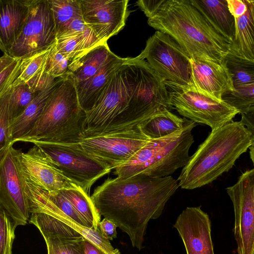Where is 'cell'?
<instances>
[{
    "mask_svg": "<svg viewBox=\"0 0 254 254\" xmlns=\"http://www.w3.org/2000/svg\"><path fill=\"white\" fill-rule=\"evenodd\" d=\"M150 139L136 127L82 137L79 142L88 154L111 170L130 160Z\"/></svg>",
    "mask_w": 254,
    "mask_h": 254,
    "instance_id": "obj_10",
    "label": "cell"
},
{
    "mask_svg": "<svg viewBox=\"0 0 254 254\" xmlns=\"http://www.w3.org/2000/svg\"><path fill=\"white\" fill-rule=\"evenodd\" d=\"M190 79L197 90L221 100L235 90L230 74L224 63L190 58Z\"/></svg>",
    "mask_w": 254,
    "mask_h": 254,
    "instance_id": "obj_18",
    "label": "cell"
},
{
    "mask_svg": "<svg viewBox=\"0 0 254 254\" xmlns=\"http://www.w3.org/2000/svg\"><path fill=\"white\" fill-rule=\"evenodd\" d=\"M64 175L89 194L92 186L111 170L86 153L78 142H57L33 139Z\"/></svg>",
    "mask_w": 254,
    "mask_h": 254,
    "instance_id": "obj_7",
    "label": "cell"
},
{
    "mask_svg": "<svg viewBox=\"0 0 254 254\" xmlns=\"http://www.w3.org/2000/svg\"><path fill=\"white\" fill-rule=\"evenodd\" d=\"M179 187L177 180L171 176L140 174L108 178L90 197L100 215L113 222L128 236L132 247L140 251L148 222L161 216Z\"/></svg>",
    "mask_w": 254,
    "mask_h": 254,
    "instance_id": "obj_2",
    "label": "cell"
},
{
    "mask_svg": "<svg viewBox=\"0 0 254 254\" xmlns=\"http://www.w3.org/2000/svg\"><path fill=\"white\" fill-rule=\"evenodd\" d=\"M136 57L145 60L165 82L193 87L190 79V57L168 35L157 31Z\"/></svg>",
    "mask_w": 254,
    "mask_h": 254,
    "instance_id": "obj_9",
    "label": "cell"
},
{
    "mask_svg": "<svg viewBox=\"0 0 254 254\" xmlns=\"http://www.w3.org/2000/svg\"><path fill=\"white\" fill-rule=\"evenodd\" d=\"M254 141V134L241 121L211 130L183 168L177 179L179 187L193 190L212 183L232 169Z\"/></svg>",
    "mask_w": 254,
    "mask_h": 254,
    "instance_id": "obj_4",
    "label": "cell"
},
{
    "mask_svg": "<svg viewBox=\"0 0 254 254\" xmlns=\"http://www.w3.org/2000/svg\"><path fill=\"white\" fill-rule=\"evenodd\" d=\"M15 228L11 218L0 206V254H12Z\"/></svg>",
    "mask_w": 254,
    "mask_h": 254,
    "instance_id": "obj_35",
    "label": "cell"
},
{
    "mask_svg": "<svg viewBox=\"0 0 254 254\" xmlns=\"http://www.w3.org/2000/svg\"><path fill=\"white\" fill-rule=\"evenodd\" d=\"M52 46L21 59L19 73L12 84V88L26 84L36 93L52 82L53 78L46 73L45 69Z\"/></svg>",
    "mask_w": 254,
    "mask_h": 254,
    "instance_id": "obj_21",
    "label": "cell"
},
{
    "mask_svg": "<svg viewBox=\"0 0 254 254\" xmlns=\"http://www.w3.org/2000/svg\"><path fill=\"white\" fill-rule=\"evenodd\" d=\"M174 227L183 241L187 254H214L211 221L200 206L186 207L177 217Z\"/></svg>",
    "mask_w": 254,
    "mask_h": 254,
    "instance_id": "obj_16",
    "label": "cell"
},
{
    "mask_svg": "<svg viewBox=\"0 0 254 254\" xmlns=\"http://www.w3.org/2000/svg\"><path fill=\"white\" fill-rule=\"evenodd\" d=\"M210 25L230 45L235 33V19L226 0H190Z\"/></svg>",
    "mask_w": 254,
    "mask_h": 254,
    "instance_id": "obj_20",
    "label": "cell"
},
{
    "mask_svg": "<svg viewBox=\"0 0 254 254\" xmlns=\"http://www.w3.org/2000/svg\"><path fill=\"white\" fill-rule=\"evenodd\" d=\"M235 215L234 234L238 254L254 253V169L243 173L226 188Z\"/></svg>",
    "mask_w": 254,
    "mask_h": 254,
    "instance_id": "obj_13",
    "label": "cell"
},
{
    "mask_svg": "<svg viewBox=\"0 0 254 254\" xmlns=\"http://www.w3.org/2000/svg\"><path fill=\"white\" fill-rule=\"evenodd\" d=\"M147 23L172 37L191 59L221 64L229 52L227 41L190 0H165Z\"/></svg>",
    "mask_w": 254,
    "mask_h": 254,
    "instance_id": "obj_3",
    "label": "cell"
},
{
    "mask_svg": "<svg viewBox=\"0 0 254 254\" xmlns=\"http://www.w3.org/2000/svg\"><path fill=\"white\" fill-rule=\"evenodd\" d=\"M82 244L84 254H109L84 238L82 240Z\"/></svg>",
    "mask_w": 254,
    "mask_h": 254,
    "instance_id": "obj_41",
    "label": "cell"
},
{
    "mask_svg": "<svg viewBox=\"0 0 254 254\" xmlns=\"http://www.w3.org/2000/svg\"><path fill=\"white\" fill-rule=\"evenodd\" d=\"M15 59L13 57L4 55L0 57V74L11 63H12Z\"/></svg>",
    "mask_w": 254,
    "mask_h": 254,
    "instance_id": "obj_43",
    "label": "cell"
},
{
    "mask_svg": "<svg viewBox=\"0 0 254 254\" xmlns=\"http://www.w3.org/2000/svg\"><path fill=\"white\" fill-rule=\"evenodd\" d=\"M48 194L50 199L65 214L77 223L88 228L70 201L60 190L48 191Z\"/></svg>",
    "mask_w": 254,
    "mask_h": 254,
    "instance_id": "obj_36",
    "label": "cell"
},
{
    "mask_svg": "<svg viewBox=\"0 0 254 254\" xmlns=\"http://www.w3.org/2000/svg\"><path fill=\"white\" fill-rule=\"evenodd\" d=\"M125 60L115 55L93 76L75 85L80 105L85 112L94 106L112 73Z\"/></svg>",
    "mask_w": 254,
    "mask_h": 254,
    "instance_id": "obj_24",
    "label": "cell"
},
{
    "mask_svg": "<svg viewBox=\"0 0 254 254\" xmlns=\"http://www.w3.org/2000/svg\"><path fill=\"white\" fill-rule=\"evenodd\" d=\"M10 91L0 99V161L9 146L13 144L11 131V119L9 114Z\"/></svg>",
    "mask_w": 254,
    "mask_h": 254,
    "instance_id": "obj_33",
    "label": "cell"
},
{
    "mask_svg": "<svg viewBox=\"0 0 254 254\" xmlns=\"http://www.w3.org/2000/svg\"><path fill=\"white\" fill-rule=\"evenodd\" d=\"M186 120V118H181L171 111L164 109L139 125L143 133L149 139H158L182 129Z\"/></svg>",
    "mask_w": 254,
    "mask_h": 254,
    "instance_id": "obj_26",
    "label": "cell"
},
{
    "mask_svg": "<svg viewBox=\"0 0 254 254\" xmlns=\"http://www.w3.org/2000/svg\"><path fill=\"white\" fill-rule=\"evenodd\" d=\"M98 227L102 235L108 240H113L117 238V226L111 220L104 218L99 222Z\"/></svg>",
    "mask_w": 254,
    "mask_h": 254,
    "instance_id": "obj_39",
    "label": "cell"
},
{
    "mask_svg": "<svg viewBox=\"0 0 254 254\" xmlns=\"http://www.w3.org/2000/svg\"><path fill=\"white\" fill-rule=\"evenodd\" d=\"M55 44L51 48L45 71L55 78H65L68 75L70 65L73 60L57 52Z\"/></svg>",
    "mask_w": 254,
    "mask_h": 254,
    "instance_id": "obj_34",
    "label": "cell"
},
{
    "mask_svg": "<svg viewBox=\"0 0 254 254\" xmlns=\"http://www.w3.org/2000/svg\"><path fill=\"white\" fill-rule=\"evenodd\" d=\"M21 152L11 144L0 161V206L16 227L26 225L31 214L20 166Z\"/></svg>",
    "mask_w": 254,
    "mask_h": 254,
    "instance_id": "obj_11",
    "label": "cell"
},
{
    "mask_svg": "<svg viewBox=\"0 0 254 254\" xmlns=\"http://www.w3.org/2000/svg\"><path fill=\"white\" fill-rule=\"evenodd\" d=\"M234 88L233 91L224 94L221 100L241 115L254 112V83L239 85Z\"/></svg>",
    "mask_w": 254,
    "mask_h": 254,
    "instance_id": "obj_30",
    "label": "cell"
},
{
    "mask_svg": "<svg viewBox=\"0 0 254 254\" xmlns=\"http://www.w3.org/2000/svg\"><path fill=\"white\" fill-rule=\"evenodd\" d=\"M25 191L30 213L41 212L49 214L62 222L73 228L84 238L109 254H120L110 241L97 230L84 227L71 219L61 210L49 198L48 191L33 183L24 176Z\"/></svg>",
    "mask_w": 254,
    "mask_h": 254,
    "instance_id": "obj_15",
    "label": "cell"
},
{
    "mask_svg": "<svg viewBox=\"0 0 254 254\" xmlns=\"http://www.w3.org/2000/svg\"><path fill=\"white\" fill-rule=\"evenodd\" d=\"M55 22L48 0H31L21 32L9 56L22 59L47 49L56 42Z\"/></svg>",
    "mask_w": 254,
    "mask_h": 254,
    "instance_id": "obj_12",
    "label": "cell"
},
{
    "mask_svg": "<svg viewBox=\"0 0 254 254\" xmlns=\"http://www.w3.org/2000/svg\"><path fill=\"white\" fill-rule=\"evenodd\" d=\"M48 254H84L83 237L68 238L42 233Z\"/></svg>",
    "mask_w": 254,
    "mask_h": 254,
    "instance_id": "obj_31",
    "label": "cell"
},
{
    "mask_svg": "<svg viewBox=\"0 0 254 254\" xmlns=\"http://www.w3.org/2000/svg\"><path fill=\"white\" fill-rule=\"evenodd\" d=\"M247 10L235 18V33L228 53L254 62V0H246Z\"/></svg>",
    "mask_w": 254,
    "mask_h": 254,
    "instance_id": "obj_22",
    "label": "cell"
},
{
    "mask_svg": "<svg viewBox=\"0 0 254 254\" xmlns=\"http://www.w3.org/2000/svg\"><path fill=\"white\" fill-rule=\"evenodd\" d=\"M228 9L235 18L243 15L247 10L246 0H226Z\"/></svg>",
    "mask_w": 254,
    "mask_h": 254,
    "instance_id": "obj_40",
    "label": "cell"
},
{
    "mask_svg": "<svg viewBox=\"0 0 254 254\" xmlns=\"http://www.w3.org/2000/svg\"><path fill=\"white\" fill-rule=\"evenodd\" d=\"M64 78H59L47 87L38 92L22 114L11 120L12 143L27 134L39 118L49 97Z\"/></svg>",
    "mask_w": 254,
    "mask_h": 254,
    "instance_id": "obj_25",
    "label": "cell"
},
{
    "mask_svg": "<svg viewBox=\"0 0 254 254\" xmlns=\"http://www.w3.org/2000/svg\"><path fill=\"white\" fill-rule=\"evenodd\" d=\"M24 176L49 192L73 188L76 185L66 177L53 161L34 145L20 156Z\"/></svg>",
    "mask_w": 254,
    "mask_h": 254,
    "instance_id": "obj_17",
    "label": "cell"
},
{
    "mask_svg": "<svg viewBox=\"0 0 254 254\" xmlns=\"http://www.w3.org/2000/svg\"><path fill=\"white\" fill-rule=\"evenodd\" d=\"M115 55L107 42L100 44L73 61L66 77L75 85L82 83L95 74Z\"/></svg>",
    "mask_w": 254,
    "mask_h": 254,
    "instance_id": "obj_23",
    "label": "cell"
},
{
    "mask_svg": "<svg viewBox=\"0 0 254 254\" xmlns=\"http://www.w3.org/2000/svg\"><path fill=\"white\" fill-rule=\"evenodd\" d=\"M85 112L81 108L74 83L63 78L48 100L31 131L17 141L36 139L78 142L83 137Z\"/></svg>",
    "mask_w": 254,
    "mask_h": 254,
    "instance_id": "obj_5",
    "label": "cell"
},
{
    "mask_svg": "<svg viewBox=\"0 0 254 254\" xmlns=\"http://www.w3.org/2000/svg\"><path fill=\"white\" fill-rule=\"evenodd\" d=\"M57 36L74 19L82 17L79 0H48Z\"/></svg>",
    "mask_w": 254,
    "mask_h": 254,
    "instance_id": "obj_28",
    "label": "cell"
},
{
    "mask_svg": "<svg viewBox=\"0 0 254 254\" xmlns=\"http://www.w3.org/2000/svg\"><path fill=\"white\" fill-rule=\"evenodd\" d=\"M60 191L70 201L88 228L99 229L101 216L87 192L78 185Z\"/></svg>",
    "mask_w": 254,
    "mask_h": 254,
    "instance_id": "obj_27",
    "label": "cell"
},
{
    "mask_svg": "<svg viewBox=\"0 0 254 254\" xmlns=\"http://www.w3.org/2000/svg\"><path fill=\"white\" fill-rule=\"evenodd\" d=\"M164 109L172 110L164 80L145 60L125 58L85 112L84 136L135 128Z\"/></svg>",
    "mask_w": 254,
    "mask_h": 254,
    "instance_id": "obj_1",
    "label": "cell"
},
{
    "mask_svg": "<svg viewBox=\"0 0 254 254\" xmlns=\"http://www.w3.org/2000/svg\"><path fill=\"white\" fill-rule=\"evenodd\" d=\"M165 83L172 109L176 110L184 118L209 126L211 130L233 121L239 114L236 109L222 100L202 92L194 87Z\"/></svg>",
    "mask_w": 254,
    "mask_h": 254,
    "instance_id": "obj_8",
    "label": "cell"
},
{
    "mask_svg": "<svg viewBox=\"0 0 254 254\" xmlns=\"http://www.w3.org/2000/svg\"><path fill=\"white\" fill-rule=\"evenodd\" d=\"M165 0H139L137 5L149 18L155 15Z\"/></svg>",
    "mask_w": 254,
    "mask_h": 254,
    "instance_id": "obj_38",
    "label": "cell"
},
{
    "mask_svg": "<svg viewBox=\"0 0 254 254\" xmlns=\"http://www.w3.org/2000/svg\"><path fill=\"white\" fill-rule=\"evenodd\" d=\"M26 84L12 88L9 99V114L11 120L20 116L33 101L36 95Z\"/></svg>",
    "mask_w": 254,
    "mask_h": 254,
    "instance_id": "obj_32",
    "label": "cell"
},
{
    "mask_svg": "<svg viewBox=\"0 0 254 254\" xmlns=\"http://www.w3.org/2000/svg\"><path fill=\"white\" fill-rule=\"evenodd\" d=\"M240 121L251 133L254 134V112L242 115Z\"/></svg>",
    "mask_w": 254,
    "mask_h": 254,
    "instance_id": "obj_42",
    "label": "cell"
},
{
    "mask_svg": "<svg viewBox=\"0 0 254 254\" xmlns=\"http://www.w3.org/2000/svg\"><path fill=\"white\" fill-rule=\"evenodd\" d=\"M224 62L232 78L234 88L254 83V62L228 53Z\"/></svg>",
    "mask_w": 254,
    "mask_h": 254,
    "instance_id": "obj_29",
    "label": "cell"
},
{
    "mask_svg": "<svg viewBox=\"0 0 254 254\" xmlns=\"http://www.w3.org/2000/svg\"><path fill=\"white\" fill-rule=\"evenodd\" d=\"M21 59H15L0 74V99L12 89L15 79L19 73Z\"/></svg>",
    "mask_w": 254,
    "mask_h": 254,
    "instance_id": "obj_37",
    "label": "cell"
},
{
    "mask_svg": "<svg viewBox=\"0 0 254 254\" xmlns=\"http://www.w3.org/2000/svg\"><path fill=\"white\" fill-rule=\"evenodd\" d=\"M31 0H0V50L9 52L26 20Z\"/></svg>",
    "mask_w": 254,
    "mask_h": 254,
    "instance_id": "obj_19",
    "label": "cell"
},
{
    "mask_svg": "<svg viewBox=\"0 0 254 254\" xmlns=\"http://www.w3.org/2000/svg\"><path fill=\"white\" fill-rule=\"evenodd\" d=\"M83 19L103 43L125 26L129 14L128 0H79Z\"/></svg>",
    "mask_w": 254,
    "mask_h": 254,
    "instance_id": "obj_14",
    "label": "cell"
},
{
    "mask_svg": "<svg viewBox=\"0 0 254 254\" xmlns=\"http://www.w3.org/2000/svg\"><path fill=\"white\" fill-rule=\"evenodd\" d=\"M196 123L187 119L182 129L168 136L150 139L128 161L115 169V174L126 179L137 174L156 178L169 176L189 161L194 142Z\"/></svg>",
    "mask_w": 254,
    "mask_h": 254,
    "instance_id": "obj_6",
    "label": "cell"
}]
</instances>
